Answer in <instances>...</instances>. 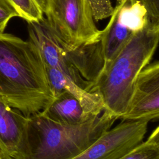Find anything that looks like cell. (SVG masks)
<instances>
[{
	"label": "cell",
	"mask_w": 159,
	"mask_h": 159,
	"mask_svg": "<svg viewBox=\"0 0 159 159\" xmlns=\"http://www.w3.org/2000/svg\"><path fill=\"white\" fill-rule=\"evenodd\" d=\"M0 97L27 117L42 112L55 99L38 49L5 33L0 34Z\"/></svg>",
	"instance_id": "6da1fadb"
},
{
	"label": "cell",
	"mask_w": 159,
	"mask_h": 159,
	"mask_svg": "<svg viewBox=\"0 0 159 159\" xmlns=\"http://www.w3.org/2000/svg\"><path fill=\"white\" fill-rule=\"evenodd\" d=\"M159 41V22L148 20L133 33L94 88L103 99L104 110L117 119L130 104L137 76L150 63Z\"/></svg>",
	"instance_id": "7a4b0ae2"
},
{
	"label": "cell",
	"mask_w": 159,
	"mask_h": 159,
	"mask_svg": "<svg viewBox=\"0 0 159 159\" xmlns=\"http://www.w3.org/2000/svg\"><path fill=\"white\" fill-rule=\"evenodd\" d=\"M29 118L28 159H72L118 120L106 110L76 124L57 122L42 113Z\"/></svg>",
	"instance_id": "3957f363"
},
{
	"label": "cell",
	"mask_w": 159,
	"mask_h": 159,
	"mask_svg": "<svg viewBox=\"0 0 159 159\" xmlns=\"http://www.w3.org/2000/svg\"><path fill=\"white\" fill-rule=\"evenodd\" d=\"M45 21L65 50L96 41L101 34L88 0H43Z\"/></svg>",
	"instance_id": "277c9868"
},
{
	"label": "cell",
	"mask_w": 159,
	"mask_h": 159,
	"mask_svg": "<svg viewBox=\"0 0 159 159\" xmlns=\"http://www.w3.org/2000/svg\"><path fill=\"white\" fill-rule=\"evenodd\" d=\"M119 4L114 7L111 19L94 42L68 52V60L88 84L89 90L94 88L133 34L118 19Z\"/></svg>",
	"instance_id": "5b68a950"
},
{
	"label": "cell",
	"mask_w": 159,
	"mask_h": 159,
	"mask_svg": "<svg viewBox=\"0 0 159 159\" xmlns=\"http://www.w3.org/2000/svg\"><path fill=\"white\" fill-rule=\"evenodd\" d=\"M148 122L121 120L72 159H120L144 140Z\"/></svg>",
	"instance_id": "8992f818"
},
{
	"label": "cell",
	"mask_w": 159,
	"mask_h": 159,
	"mask_svg": "<svg viewBox=\"0 0 159 159\" xmlns=\"http://www.w3.org/2000/svg\"><path fill=\"white\" fill-rule=\"evenodd\" d=\"M159 117V63H150L139 73L132 98L120 120H157Z\"/></svg>",
	"instance_id": "52a82bcc"
},
{
	"label": "cell",
	"mask_w": 159,
	"mask_h": 159,
	"mask_svg": "<svg viewBox=\"0 0 159 159\" xmlns=\"http://www.w3.org/2000/svg\"><path fill=\"white\" fill-rule=\"evenodd\" d=\"M29 118L0 97V155L28 159Z\"/></svg>",
	"instance_id": "ba28073f"
},
{
	"label": "cell",
	"mask_w": 159,
	"mask_h": 159,
	"mask_svg": "<svg viewBox=\"0 0 159 159\" xmlns=\"http://www.w3.org/2000/svg\"><path fill=\"white\" fill-rule=\"evenodd\" d=\"M27 24L28 40L38 49L45 66L60 70L80 87L89 91L88 84L68 60L66 51L52 34L45 19L27 22Z\"/></svg>",
	"instance_id": "9c48e42d"
},
{
	"label": "cell",
	"mask_w": 159,
	"mask_h": 159,
	"mask_svg": "<svg viewBox=\"0 0 159 159\" xmlns=\"http://www.w3.org/2000/svg\"><path fill=\"white\" fill-rule=\"evenodd\" d=\"M45 68L54 96L63 91L70 93L79 101L85 113L89 117L98 116L104 111L103 99L98 90L86 91L60 70L53 68Z\"/></svg>",
	"instance_id": "30bf717a"
},
{
	"label": "cell",
	"mask_w": 159,
	"mask_h": 159,
	"mask_svg": "<svg viewBox=\"0 0 159 159\" xmlns=\"http://www.w3.org/2000/svg\"><path fill=\"white\" fill-rule=\"evenodd\" d=\"M41 113L55 122L68 124H80L91 118L86 115L79 101L65 91L55 95L53 102Z\"/></svg>",
	"instance_id": "8fae6325"
},
{
	"label": "cell",
	"mask_w": 159,
	"mask_h": 159,
	"mask_svg": "<svg viewBox=\"0 0 159 159\" xmlns=\"http://www.w3.org/2000/svg\"><path fill=\"white\" fill-rule=\"evenodd\" d=\"M118 19L132 33L142 30L148 24L147 11L142 1L125 0L119 4Z\"/></svg>",
	"instance_id": "7c38bea8"
},
{
	"label": "cell",
	"mask_w": 159,
	"mask_h": 159,
	"mask_svg": "<svg viewBox=\"0 0 159 159\" xmlns=\"http://www.w3.org/2000/svg\"><path fill=\"white\" fill-rule=\"evenodd\" d=\"M120 159H159V127H157L146 140Z\"/></svg>",
	"instance_id": "4fadbf2b"
},
{
	"label": "cell",
	"mask_w": 159,
	"mask_h": 159,
	"mask_svg": "<svg viewBox=\"0 0 159 159\" xmlns=\"http://www.w3.org/2000/svg\"><path fill=\"white\" fill-rule=\"evenodd\" d=\"M17 12L18 17L27 21L40 22L44 19L39 0H5Z\"/></svg>",
	"instance_id": "5bb4252c"
},
{
	"label": "cell",
	"mask_w": 159,
	"mask_h": 159,
	"mask_svg": "<svg viewBox=\"0 0 159 159\" xmlns=\"http://www.w3.org/2000/svg\"><path fill=\"white\" fill-rule=\"evenodd\" d=\"M94 20H98L111 16L114 11L111 0H88Z\"/></svg>",
	"instance_id": "9a60e30c"
},
{
	"label": "cell",
	"mask_w": 159,
	"mask_h": 159,
	"mask_svg": "<svg viewBox=\"0 0 159 159\" xmlns=\"http://www.w3.org/2000/svg\"><path fill=\"white\" fill-rule=\"evenodd\" d=\"M18 17L15 9L5 0H0V34H3L11 19Z\"/></svg>",
	"instance_id": "2e32d148"
},
{
	"label": "cell",
	"mask_w": 159,
	"mask_h": 159,
	"mask_svg": "<svg viewBox=\"0 0 159 159\" xmlns=\"http://www.w3.org/2000/svg\"><path fill=\"white\" fill-rule=\"evenodd\" d=\"M147 11L148 20L153 22H159V0H145L142 1Z\"/></svg>",
	"instance_id": "e0dca14e"
},
{
	"label": "cell",
	"mask_w": 159,
	"mask_h": 159,
	"mask_svg": "<svg viewBox=\"0 0 159 159\" xmlns=\"http://www.w3.org/2000/svg\"><path fill=\"white\" fill-rule=\"evenodd\" d=\"M39 2H40V6H41L42 8V7H43V0H39ZM42 10H43V9H42Z\"/></svg>",
	"instance_id": "ac0fdd59"
},
{
	"label": "cell",
	"mask_w": 159,
	"mask_h": 159,
	"mask_svg": "<svg viewBox=\"0 0 159 159\" xmlns=\"http://www.w3.org/2000/svg\"><path fill=\"white\" fill-rule=\"evenodd\" d=\"M1 159H12L11 158H9V157H1Z\"/></svg>",
	"instance_id": "d6986e66"
},
{
	"label": "cell",
	"mask_w": 159,
	"mask_h": 159,
	"mask_svg": "<svg viewBox=\"0 0 159 159\" xmlns=\"http://www.w3.org/2000/svg\"><path fill=\"white\" fill-rule=\"evenodd\" d=\"M0 159H1V155H0Z\"/></svg>",
	"instance_id": "ffe728a7"
},
{
	"label": "cell",
	"mask_w": 159,
	"mask_h": 159,
	"mask_svg": "<svg viewBox=\"0 0 159 159\" xmlns=\"http://www.w3.org/2000/svg\"><path fill=\"white\" fill-rule=\"evenodd\" d=\"M141 1H145V0H141Z\"/></svg>",
	"instance_id": "44dd1931"
}]
</instances>
